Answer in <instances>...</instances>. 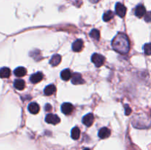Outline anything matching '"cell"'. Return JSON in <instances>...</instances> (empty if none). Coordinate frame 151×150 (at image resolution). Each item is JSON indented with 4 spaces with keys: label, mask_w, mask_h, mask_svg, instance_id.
I'll return each mask as SVG.
<instances>
[{
    "label": "cell",
    "mask_w": 151,
    "mask_h": 150,
    "mask_svg": "<svg viewBox=\"0 0 151 150\" xmlns=\"http://www.w3.org/2000/svg\"><path fill=\"white\" fill-rule=\"evenodd\" d=\"M72 72L69 69H64L63 71H62L60 72V77H61L62 79H63L64 81H67L72 77Z\"/></svg>",
    "instance_id": "15"
},
{
    "label": "cell",
    "mask_w": 151,
    "mask_h": 150,
    "mask_svg": "<svg viewBox=\"0 0 151 150\" xmlns=\"http://www.w3.org/2000/svg\"><path fill=\"white\" fill-rule=\"evenodd\" d=\"M71 136H72V139L74 140L79 139L80 136H81V130H80V129L78 126H75V127H74L73 129H72Z\"/></svg>",
    "instance_id": "19"
},
{
    "label": "cell",
    "mask_w": 151,
    "mask_h": 150,
    "mask_svg": "<svg viewBox=\"0 0 151 150\" xmlns=\"http://www.w3.org/2000/svg\"><path fill=\"white\" fill-rule=\"evenodd\" d=\"M72 82L75 85H80V84H83L85 82L84 79H83L81 74L79 73H75L72 75Z\"/></svg>",
    "instance_id": "8"
},
{
    "label": "cell",
    "mask_w": 151,
    "mask_h": 150,
    "mask_svg": "<svg viewBox=\"0 0 151 150\" xmlns=\"http://www.w3.org/2000/svg\"><path fill=\"white\" fill-rule=\"evenodd\" d=\"M145 20L147 21V22H150V13H147V16L145 17Z\"/></svg>",
    "instance_id": "25"
},
{
    "label": "cell",
    "mask_w": 151,
    "mask_h": 150,
    "mask_svg": "<svg viewBox=\"0 0 151 150\" xmlns=\"http://www.w3.org/2000/svg\"><path fill=\"white\" fill-rule=\"evenodd\" d=\"M91 61L93 62L95 66L97 67H100L103 65L105 62V57L102 54L94 53L91 56Z\"/></svg>",
    "instance_id": "2"
},
{
    "label": "cell",
    "mask_w": 151,
    "mask_h": 150,
    "mask_svg": "<svg viewBox=\"0 0 151 150\" xmlns=\"http://www.w3.org/2000/svg\"><path fill=\"white\" fill-rule=\"evenodd\" d=\"M10 76V69L7 67L0 69V78H8Z\"/></svg>",
    "instance_id": "16"
},
{
    "label": "cell",
    "mask_w": 151,
    "mask_h": 150,
    "mask_svg": "<svg viewBox=\"0 0 151 150\" xmlns=\"http://www.w3.org/2000/svg\"><path fill=\"white\" fill-rule=\"evenodd\" d=\"M14 88L17 90H23L25 87V82L23 79H16L13 83Z\"/></svg>",
    "instance_id": "18"
},
{
    "label": "cell",
    "mask_w": 151,
    "mask_h": 150,
    "mask_svg": "<svg viewBox=\"0 0 151 150\" xmlns=\"http://www.w3.org/2000/svg\"><path fill=\"white\" fill-rule=\"evenodd\" d=\"M94 115L92 113H88L85 116H83V118L82 119V121L83 123V124L86 125V126H91L92 125L93 122H94Z\"/></svg>",
    "instance_id": "5"
},
{
    "label": "cell",
    "mask_w": 151,
    "mask_h": 150,
    "mask_svg": "<svg viewBox=\"0 0 151 150\" xmlns=\"http://www.w3.org/2000/svg\"><path fill=\"white\" fill-rule=\"evenodd\" d=\"M131 113V109L129 106H125V115L126 116H129L130 114Z\"/></svg>",
    "instance_id": "23"
},
{
    "label": "cell",
    "mask_w": 151,
    "mask_h": 150,
    "mask_svg": "<svg viewBox=\"0 0 151 150\" xmlns=\"http://www.w3.org/2000/svg\"><path fill=\"white\" fill-rule=\"evenodd\" d=\"M45 121L47 124H57L60 121V119L57 115L55 114H48L47 115L45 118Z\"/></svg>",
    "instance_id": "4"
},
{
    "label": "cell",
    "mask_w": 151,
    "mask_h": 150,
    "mask_svg": "<svg viewBox=\"0 0 151 150\" xmlns=\"http://www.w3.org/2000/svg\"><path fill=\"white\" fill-rule=\"evenodd\" d=\"M83 150H91V149H88V148H86V149H84Z\"/></svg>",
    "instance_id": "27"
},
{
    "label": "cell",
    "mask_w": 151,
    "mask_h": 150,
    "mask_svg": "<svg viewBox=\"0 0 151 150\" xmlns=\"http://www.w3.org/2000/svg\"><path fill=\"white\" fill-rule=\"evenodd\" d=\"M90 37L92 38L93 39H94L95 41H99L100 39V31L97 30V29H94L90 32Z\"/></svg>",
    "instance_id": "21"
},
{
    "label": "cell",
    "mask_w": 151,
    "mask_h": 150,
    "mask_svg": "<svg viewBox=\"0 0 151 150\" xmlns=\"http://www.w3.org/2000/svg\"><path fill=\"white\" fill-rule=\"evenodd\" d=\"M43 77H44L43 74L41 73V72L38 71L31 75V76L29 77V80L31 81L32 83H38L40 81L42 80Z\"/></svg>",
    "instance_id": "9"
},
{
    "label": "cell",
    "mask_w": 151,
    "mask_h": 150,
    "mask_svg": "<svg viewBox=\"0 0 151 150\" xmlns=\"http://www.w3.org/2000/svg\"><path fill=\"white\" fill-rule=\"evenodd\" d=\"M99 1H100V0H91V2H93V3H97V2H98Z\"/></svg>",
    "instance_id": "26"
},
{
    "label": "cell",
    "mask_w": 151,
    "mask_h": 150,
    "mask_svg": "<svg viewBox=\"0 0 151 150\" xmlns=\"http://www.w3.org/2000/svg\"><path fill=\"white\" fill-rule=\"evenodd\" d=\"M83 48V41L81 39L76 40V41L72 44V49L74 51H75V52L81 51Z\"/></svg>",
    "instance_id": "7"
},
{
    "label": "cell",
    "mask_w": 151,
    "mask_h": 150,
    "mask_svg": "<svg viewBox=\"0 0 151 150\" xmlns=\"http://www.w3.org/2000/svg\"><path fill=\"white\" fill-rule=\"evenodd\" d=\"M51 109H52V107H51V105H50V104H46L45 110H47V111H50V110H51Z\"/></svg>",
    "instance_id": "24"
},
{
    "label": "cell",
    "mask_w": 151,
    "mask_h": 150,
    "mask_svg": "<svg viewBox=\"0 0 151 150\" xmlns=\"http://www.w3.org/2000/svg\"><path fill=\"white\" fill-rule=\"evenodd\" d=\"M56 91V88L55 86V85L53 84H51V85H49L44 88V93L46 96H51Z\"/></svg>",
    "instance_id": "14"
},
{
    "label": "cell",
    "mask_w": 151,
    "mask_h": 150,
    "mask_svg": "<svg viewBox=\"0 0 151 150\" xmlns=\"http://www.w3.org/2000/svg\"><path fill=\"white\" fill-rule=\"evenodd\" d=\"M146 14V9L142 4H139L135 9V15L138 18H142Z\"/></svg>",
    "instance_id": "10"
},
{
    "label": "cell",
    "mask_w": 151,
    "mask_h": 150,
    "mask_svg": "<svg viewBox=\"0 0 151 150\" xmlns=\"http://www.w3.org/2000/svg\"><path fill=\"white\" fill-rule=\"evenodd\" d=\"M114 13L111 11V10H108L107 12H106V13L103 14V19L104 21L107 22L109 21H110L111 19H112L114 18Z\"/></svg>",
    "instance_id": "20"
},
{
    "label": "cell",
    "mask_w": 151,
    "mask_h": 150,
    "mask_svg": "<svg viewBox=\"0 0 151 150\" xmlns=\"http://www.w3.org/2000/svg\"><path fill=\"white\" fill-rule=\"evenodd\" d=\"M143 50H144V52L146 55H150L151 53V49H150V44L149 43L145 44L143 46Z\"/></svg>",
    "instance_id": "22"
},
{
    "label": "cell",
    "mask_w": 151,
    "mask_h": 150,
    "mask_svg": "<svg viewBox=\"0 0 151 150\" xmlns=\"http://www.w3.org/2000/svg\"><path fill=\"white\" fill-rule=\"evenodd\" d=\"M60 61H61V56L60 54H55L51 57V60H50V63L51 64V66H57L60 63Z\"/></svg>",
    "instance_id": "13"
},
{
    "label": "cell",
    "mask_w": 151,
    "mask_h": 150,
    "mask_svg": "<svg viewBox=\"0 0 151 150\" xmlns=\"http://www.w3.org/2000/svg\"><path fill=\"white\" fill-rule=\"evenodd\" d=\"M28 110L32 114H37L39 112L40 107L39 105L36 102H32L28 105Z\"/></svg>",
    "instance_id": "12"
},
{
    "label": "cell",
    "mask_w": 151,
    "mask_h": 150,
    "mask_svg": "<svg viewBox=\"0 0 151 150\" xmlns=\"http://www.w3.org/2000/svg\"><path fill=\"white\" fill-rule=\"evenodd\" d=\"M13 73H14V74L16 76H24L26 75L27 70L24 67L20 66V67L16 68L14 70V71H13Z\"/></svg>",
    "instance_id": "17"
},
{
    "label": "cell",
    "mask_w": 151,
    "mask_h": 150,
    "mask_svg": "<svg viewBox=\"0 0 151 150\" xmlns=\"http://www.w3.org/2000/svg\"><path fill=\"white\" fill-rule=\"evenodd\" d=\"M115 11H116V14L117 16H119L121 18H123L126 14L127 9L124 4L118 2L116 3V6H115Z\"/></svg>",
    "instance_id": "3"
},
{
    "label": "cell",
    "mask_w": 151,
    "mask_h": 150,
    "mask_svg": "<svg viewBox=\"0 0 151 150\" xmlns=\"http://www.w3.org/2000/svg\"><path fill=\"white\" fill-rule=\"evenodd\" d=\"M111 135V131L109 128L107 127H103L99 130L98 132V136L100 137L101 139H105L107 138L110 136Z\"/></svg>",
    "instance_id": "11"
},
{
    "label": "cell",
    "mask_w": 151,
    "mask_h": 150,
    "mask_svg": "<svg viewBox=\"0 0 151 150\" xmlns=\"http://www.w3.org/2000/svg\"><path fill=\"white\" fill-rule=\"evenodd\" d=\"M60 109H61V111L63 114L69 115V114H70L72 111H73L74 107H73V105L71 104V103L65 102L62 104Z\"/></svg>",
    "instance_id": "6"
},
{
    "label": "cell",
    "mask_w": 151,
    "mask_h": 150,
    "mask_svg": "<svg viewBox=\"0 0 151 150\" xmlns=\"http://www.w3.org/2000/svg\"><path fill=\"white\" fill-rule=\"evenodd\" d=\"M114 49L120 54H125L130 50V41L128 36L124 33H118L111 42Z\"/></svg>",
    "instance_id": "1"
}]
</instances>
